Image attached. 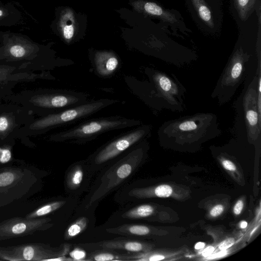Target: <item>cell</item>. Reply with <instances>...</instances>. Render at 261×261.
I'll return each mask as SVG.
<instances>
[{
  "instance_id": "cell-31",
  "label": "cell",
  "mask_w": 261,
  "mask_h": 261,
  "mask_svg": "<svg viewBox=\"0 0 261 261\" xmlns=\"http://www.w3.org/2000/svg\"><path fill=\"white\" fill-rule=\"evenodd\" d=\"M205 244L204 243L198 242L195 245V248L196 249H200L203 248Z\"/></svg>"
},
{
  "instance_id": "cell-27",
  "label": "cell",
  "mask_w": 261,
  "mask_h": 261,
  "mask_svg": "<svg viewBox=\"0 0 261 261\" xmlns=\"http://www.w3.org/2000/svg\"><path fill=\"white\" fill-rule=\"evenodd\" d=\"M244 206V203L242 200H239L235 204L233 207L234 214L238 215L241 214Z\"/></svg>"
},
{
  "instance_id": "cell-29",
  "label": "cell",
  "mask_w": 261,
  "mask_h": 261,
  "mask_svg": "<svg viewBox=\"0 0 261 261\" xmlns=\"http://www.w3.org/2000/svg\"><path fill=\"white\" fill-rule=\"evenodd\" d=\"M63 260H73L71 258H67L65 255L59 256L56 257L49 258L46 261H63Z\"/></svg>"
},
{
  "instance_id": "cell-28",
  "label": "cell",
  "mask_w": 261,
  "mask_h": 261,
  "mask_svg": "<svg viewBox=\"0 0 261 261\" xmlns=\"http://www.w3.org/2000/svg\"><path fill=\"white\" fill-rule=\"evenodd\" d=\"M8 121L5 117L0 118V130L4 131L8 127Z\"/></svg>"
},
{
  "instance_id": "cell-25",
  "label": "cell",
  "mask_w": 261,
  "mask_h": 261,
  "mask_svg": "<svg viewBox=\"0 0 261 261\" xmlns=\"http://www.w3.org/2000/svg\"><path fill=\"white\" fill-rule=\"evenodd\" d=\"M223 167L229 171H235L236 170V166L233 162L228 160H224L222 162Z\"/></svg>"
},
{
  "instance_id": "cell-26",
  "label": "cell",
  "mask_w": 261,
  "mask_h": 261,
  "mask_svg": "<svg viewBox=\"0 0 261 261\" xmlns=\"http://www.w3.org/2000/svg\"><path fill=\"white\" fill-rule=\"evenodd\" d=\"M11 157V153L9 150L4 149L2 150V153L1 159V162L2 163H5L8 162Z\"/></svg>"
},
{
  "instance_id": "cell-11",
  "label": "cell",
  "mask_w": 261,
  "mask_h": 261,
  "mask_svg": "<svg viewBox=\"0 0 261 261\" xmlns=\"http://www.w3.org/2000/svg\"><path fill=\"white\" fill-rule=\"evenodd\" d=\"M89 59L95 74L107 79L112 77L120 68L121 60L112 50H98L91 48Z\"/></svg>"
},
{
  "instance_id": "cell-23",
  "label": "cell",
  "mask_w": 261,
  "mask_h": 261,
  "mask_svg": "<svg viewBox=\"0 0 261 261\" xmlns=\"http://www.w3.org/2000/svg\"><path fill=\"white\" fill-rule=\"evenodd\" d=\"M235 242L233 238H228L222 241L219 245V248L221 250L227 249L232 246Z\"/></svg>"
},
{
  "instance_id": "cell-33",
  "label": "cell",
  "mask_w": 261,
  "mask_h": 261,
  "mask_svg": "<svg viewBox=\"0 0 261 261\" xmlns=\"http://www.w3.org/2000/svg\"><path fill=\"white\" fill-rule=\"evenodd\" d=\"M4 15V13L3 10L0 9V18Z\"/></svg>"
},
{
  "instance_id": "cell-24",
  "label": "cell",
  "mask_w": 261,
  "mask_h": 261,
  "mask_svg": "<svg viewBox=\"0 0 261 261\" xmlns=\"http://www.w3.org/2000/svg\"><path fill=\"white\" fill-rule=\"evenodd\" d=\"M224 211V206L222 204H217L214 206L210 211V215L213 217H217L221 215Z\"/></svg>"
},
{
  "instance_id": "cell-9",
  "label": "cell",
  "mask_w": 261,
  "mask_h": 261,
  "mask_svg": "<svg viewBox=\"0 0 261 261\" xmlns=\"http://www.w3.org/2000/svg\"><path fill=\"white\" fill-rule=\"evenodd\" d=\"M68 248H64L59 252H54L37 244H28L0 248V258L10 261L38 260L65 255Z\"/></svg>"
},
{
  "instance_id": "cell-18",
  "label": "cell",
  "mask_w": 261,
  "mask_h": 261,
  "mask_svg": "<svg viewBox=\"0 0 261 261\" xmlns=\"http://www.w3.org/2000/svg\"><path fill=\"white\" fill-rule=\"evenodd\" d=\"M130 254H117L109 252H99L92 254L89 260L96 261H109L129 260Z\"/></svg>"
},
{
  "instance_id": "cell-10",
  "label": "cell",
  "mask_w": 261,
  "mask_h": 261,
  "mask_svg": "<svg viewBox=\"0 0 261 261\" xmlns=\"http://www.w3.org/2000/svg\"><path fill=\"white\" fill-rule=\"evenodd\" d=\"M50 219L14 217L0 223V241L22 237L51 226Z\"/></svg>"
},
{
  "instance_id": "cell-15",
  "label": "cell",
  "mask_w": 261,
  "mask_h": 261,
  "mask_svg": "<svg viewBox=\"0 0 261 261\" xmlns=\"http://www.w3.org/2000/svg\"><path fill=\"white\" fill-rule=\"evenodd\" d=\"M65 203L64 201H57L45 204L27 215L25 218L34 219L45 216L57 210L62 207Z\"/></svg>"
},
{
  "instance_id": "cell-16",
  "label": "cell",
  "mask_w": 261,
  "mask_h": 261,
  "mask_svg": "<svg viewBox=\"0 0 261 261\" xmlns=\"http://www.w3.org/2000/svg\"><path fill=\"white\" fill-rule=\"evenodd\" d=\"M153 211L154 208L151 205L142 204L127 211L123 215V217L130 219L145 218L151 215Z\"/></svg>"
},
{
  "instance_id": "cell-1",
  "label": "cell",
  "mask_w": 261,
  "mask_h": 261,
  "mask_svg": "<svg viewBox=\"0 0 261 261\" xmlns=\"http://www.w3.org/2000/svg\"><path fill=\"white\" fill-rule=\"evenodd\" d=\"M144 73L149 81L139 83L136 95L140 99L156 110H184L186 89L175 75L150 67H146Z\"/></svg>"
},
{
  "instance_id": "cell-13",
  "label": "cell",
  "mask_w": 261,
  "mask_h": 261,
  "mask_svg": "<svg viewBox=\"0 0 261 261\" xmlns=\"http://www.w3.org/2000/svg\"><path fill=\"white\" fill-rule=\"evenodd\" d=\"M199 19L208 27H214V20L211 8L205 0H190Z\"/></svg>"
},
{
  "instance_id": "cell-17",
  "label": "cell",
  "mask_w": 261,
  "mask_h": 261,
  "mask_svg": "<svg viewBox=\"0 0 261 261\" xmlns=\"http://www.w3.org/2000/svg\"><path fill=\"white\" fill-rule=\"evenodd\" d=\"M88 220L82 217L71 224L65 231L64 238L66 240L75 237L81 233L87 227Z\"/></svg>"
},
{
  "instance_id": "cell-30",
  "label": "cell",
  "mask_w": 261,
  "mask_h": 261,
  "mask_svg": "<svg viewBox=\"0 0 261 261\" xmlns=\"http://www.w3.org/2000/svg\"><path fill=\"white\" fill-rule=\"evenodd\" d=\"M214 250V248L212 246L207 247L203 251V255L204 256H207L211 254Z\"/></svg>"
},
{
  "instance_id": "cell-6",
  "label": "cell",
  "mask_w": 261,
  "mask_h": 261,
  "mask_svg": "<svg viewBox=\"0 0 261 261\" xmlns=\"http://www.w3.org/2000/svg\"><path fill=\"white\" fill-rule=\"evenodd\" d=\"M151 126L141 124L115 137L102 146L94 156L96 164H102L132 148L151 134Z\"/></svg>"
},
{
  "instance_id": "cell-14",
  "label": "cell",
  "mask_w": 261,
  "mask_h": 261,
  "mask_svg": "<svg viewBox=\"0 0 261 261\" xmlns=\"http://www.w3.org/2000/svg\"><path fill=\"white\" fill-rule=\"evenodd\" d=\"M260 0H234V7L239 18L246 21L250 17Z\"/></svg>"
},
{
  "instance_id": "cell-7",
  "label": "cell",
  "mask_w": 261,
  "mask_h": 261,
  "mask_svg": "<svg viewBox=\"0 0 261 261\" xmlns=\"http://www.w3.org/2000/svg\"><path fill=\"white\" fill-rule=\"evenodd\" d=\"M84 16L69 7L60 8L54 22L55 33L66 44H72L84 36Z\"/></svg>"
},
{
  "instance_id": "cell-32",
  "label": "cell",
  "mask_w": 261,
  "mask_h": 261,
  "mask_svg": "<svg viewBox=\"0 0 261 261\" xmlns=\"http://www.w3.org/2000/svg\"><path fill=\"white\" fill-rule=\"evenodd\" d=\"M247 226V223L246 221H243L241 223L240 226L242 228H245Z\"/></svg>"
},
{
  "instance_id": "cell-3",
  "label": "cell",
  "mask_w": 261,
  "mask_h": 261,
  "mask_svg": "<svg viewBox=\"0 0 261 261\" xmlns=\"http://www.w3.org/2000/svg\"><path fill=\"white\" fill-rule=\"evenodd\" d=\"M142 124L140 120L116 115L86 120L54 137L56 141L84 143L109 132Z\"/></svg>"
},
{
  "instance_id": "cell-8",
  "label": "cell",
  "mask_w": 261,
  "mask_h": 261,
  "mask_svg": "<svg viewBox=\"0 0 261 261\" xmlns=\"http://www.w3.org/2000/svg\"><path fill=\"white\" fill-rule=\"evenodd\" d=\"M129 5L135 11L158 19L172 29L178 30L186 35L191 32L179 13L175 10L165 8L151 0H129Z\"/></svg>"
},
{
  "instance_id": "cell-19",
  "label": "cell",
  "mask_w": 261,
  "mask_h": 261,
  "mask_svg": "<svg viewBox=\"0 0 261 261\" xmlns=\"http://www.w3.org/2000/svg\"><path fill=\"white\" fill-rule=\"evenodd\" d=\"M84 173L82 168L79 167L74 168L69 173L67 182L70 187L76 188L80 186L83 178Z\"/></svg>"
},
{
  "instance_id": "cell-20",
  "label": "cell",
  "mask_w": 261,
  "mask_h": 261,
  "mask_svg": "<svg viewBox=\"0 0 261 261\" xmlns=\"http://www.w3.org/2000/svg\"><path fill=\"white\" fill-rule=\"evenodd\" d=\"M154 194L159 197L165 198L169 197L172 193V188L167 185H160L154 189Z\"/></svg>"
},
{
  "instance_id": "cell-4",
  "label": "cell",
  "mask_w": 261,
  "mask_h": 261,
  "mask_svg": "<svg viewBox=\"0 0 261 261\" xmlns=\"http://www.w3.org/2000/svg\"><path fill=\"white\" fill-rule=\"evenodd\" d=\"M251 55L241 46L233 52L221 74L212 94L217 98L220 105L225 103L233 97L245 80L250 67Z\"/></svg>"
},
{
  "instance_id": "cell-21",
  "label": "cell",
  "mask_w": 261,
  "mask_h": 261,
  "mask_svg": "<svg viewBox=\"0 0 261 261\" xmlns=\"http://www.w3.org/2000/svg\"><path fill=\"white\" fill-rule=\"evenodd\" d=\"M70 255L73 260H85L86 252L79 248H75L70 253Z\"/></svg>"
},
{
  "instance_id": "cell-22",
  "label": "cell",
  "mask_w": 261,
  "mask_h": 261,
  "mask_svg": "<svg viewBox=\"0 0 261 261\" xmlns=\"http://www.w3.org/2000/svg\"><path fill=\"white\" fill-rule=\"evenodd\" d=\"M11 54L15 57H21L25 54V50L20 45H15L12 46L10 50Z\"/></svg>"
},
{
  "instance_id": "cell-12",
  "label": "cell",
  "mask_w": 261,
  "mask_h": 261,
  "mask_svg": "<svg viewBox=\"0 0 261 261\" xmlns=\"http://www.w3.org/2000/svg\"><path fill=\"white\" fill-rule=\"evenodd\" d=\"M102 248L125 250L132 252H139L146 250L144 244L134 240H112L102 242L99 245Z\"/></svg>"
},
{
  "instance_id": "cell-5",
  "label": "cell",
  "mask_w": 261,
  "mask_h": 261,
  "mask_svg": "<svg viewBox=\"0 0 261 261\" xmlns=\"http://www.w3.org/2000/svg\"><path fill=\"white\" fill-rule=\"evenodd\" d=\"M257 77L253 80L248 86L247 89L243 92L244 96H240V103L236 102V108L239 115L244 116L245 122V135H249L251 137L257 138L260 135V90L258 89L260 84H258Z\"/></svg>"
},
{
  "instance_id": "cell-2",
  "label": "cell",
  "mask_w": 261,
  "mask_h": 261,
  "mask_svg": "<svg viewBox=\"0 0 261 261\" xmlns=\"http://www.w3.org/2000/svg\"><path fill=\"white\" fill-rule=\"evenodd\" d=\"M221 133L217 116L211 113H199L169 120L158 132L162 141L183 143L208 140Z\"/></svg>"
}]
</instances>
